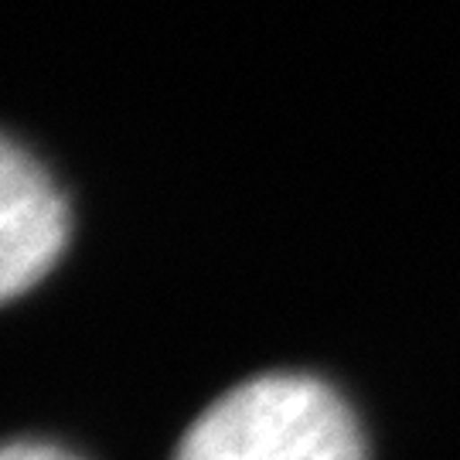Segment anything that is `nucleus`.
<instances>
[{"mask_svg": "<svg viewBox=\"0 0 460 460\" xmlns=\"http://www.w3.org/2000/svg\"><path fill=\"white\" fill-rule=\"evenodd\" d=\"M66 243V195L28 150L0 137V304L49 277Z\"/></svg>", "mask_w": 460, "mask_h": 460, "instance_id": "nucleus-2", "label": "nucleus"}, {"mask_svg": "<svg viewBox=\"0 0 460 460\" xmlns=\"http://www.w3.org/2000/svg\"><path fill=\"white\" fill-rule=\"evenodd\" d=\"M174 460H365L362 427L328 382L270 372L198 416Z\"/></svg>", "mask_w": 460, "mask_h": 460, "instance_id": "nucleus-1", "label": "nucleus"}, {"mask_svg": "<svg viewBox=\"0 0 460 460\" xmlns=\"http://www.w3.org/2000/svg\"><path fill=\"white\" fill-rule=\"evenodd\" d=\"M0 460H79L66 447L45 444V440H11L0 444Z\"/></svg>", "mask_w": 460, "mask_h": 460, "instance_id": "nucleus-3", "label": "nucleus"}]
</instances>
